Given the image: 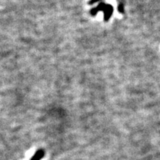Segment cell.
Segmentation results:
<instances>
[{"label": "cell", "instance_id": "6da1fadb", "mask_svg": "<svg viewBox=\"0 0 160 160\" xmlns=\"http://www.w3.org/2000/svg\"><path fill=\"white\" fill-rule=\"evenodd\" d=\"M44 155H45V152L43 150H38L31 160H40L42 159Z\"/></svg>", "mask_w": 160, "mask_h": 160}]
</instances>
